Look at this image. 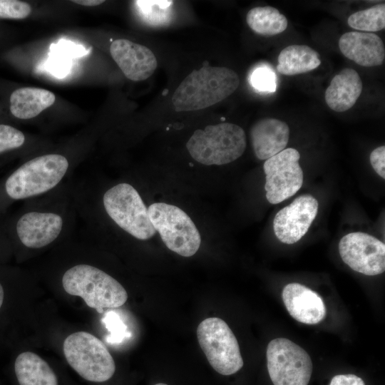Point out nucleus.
<instances>
[{
  "label": "nucleus",
  "mask_w": 385,
  "mask_h": 385,
  "mask_svg": "<svg viewBox=\"0 0 385 385\" xmlns=\"http://www.w3.org/2000/svg\"><path fill=\"white\" fill-rule=\"evenodd\" d=\"M74 3L86 6H95L101 4L104 1L101 0H75Z\"/></svg>",
  "instance_id": "nucleus-31"
},
{
  "label": "nucleus",
  "mask_w": 385,
  "mask_h": 385,
  "mask_svg": "<svg viewBox=\"0 0 385 385\" xmlns=\"http://www.w3.org/2000/svg\"><path fill=\"white\" fill-rule=\"evenodd\" d=\"M63 227L62 217L56 212L29 211L11 225L10 233L26 247L38 249L53 242Z\"/></svg>",
  "instance_id": "nucleus-11"
},
{
  "label": "nucleus",
  "mask_w": 385,
  "mask_h": 385,
  "mask_svg": "<svg viewBox=\"0 0 385 385\" xmlns=\"http://www.w3.org/2000/svg\"><path fill=\"white\" fill-rule=\"evenodd\" d=\"M25 142L24 134L17 128L0 124V155L21 147Z\"/></svg>",
  "instance_id": "nucleus-24"
},
{
  "label": "nucleus",
  "mask_w": 385,
  "mask_h": 385,
  "mask_svg": "<svg viewBox=\"0 0 385 385\" xmlns=\"http://www.w3.org/2000/svg\"><path fill=\"white\" fill-rule=\"evenodd\" d=\"M239 84V76L233 70L204 66L183 80L172 96V103L177 111L202 110L227 98Z\"/></svg>",
  "instance_id": "nucleus-1"
},
{
  "label": "nucleus",
  "mask_w": 385,
  "mask_h": 385,
  "mask_svg": "<svg viewBox=\"0 0 385 385\" xmlns=\"http://www.w3.org/2000/svg\"><path fill=\"white\" fill-rule=\"evenodd\" d=\"M51 91L34 87L16 89L10 96V111L19 119H30L37 116L55 102Z\"/></svg>",
  "instance_id": "nucleus-19"
},
{
  "label": "nucleus",
  "mask_w": 385,
  "mask_h": 385,
  "mask_svg": "<svg viewBox=\"0 0 385 385\" xmlns=\"http://www.w3.org/2000/svg\"><path fill=\"white\" fill-rule=\"evenodd\" d=\"M63 354L69 366L83 379L101 384L114 376L116 366L105 344L86 332H76L63 342Z\"/></svg>",
  "instance_id": "nucleus-4"
},
{
  "label": "nucleus",
  "mask_w": 385,
  "mask_h": 385,
  "mask_svg": "<svg viewBox=\"0 0 385 385\" xmlns=\"http://www.w3.org/2000/svg\"><path fill=\"white\" fill-rule=\"evenodd\" d=\"M267 366L274 385H308L313 371L308 353L285 338L268 344Z\"/></svg>",
  "instance_id": "nucleus-8"
},
{
  "label": "nucleus",
  "mask_w": 385,
  "mask_h": 385,
  "mask_svg": "<svg viewBox=\"0 0 385 385\" xmlns=\"http://www.w3.org/2000/svg\"><path fill=\"white\" fill-rule=\"evenodd\" d=\"M4 300V289L2 283L0 281V309L3 305Z\"/></svg>",
  "instance_id": "nucleus-32"
},
{
  "label": "nucleus",
  "mask_w": 385,
  "mask_h": 385,
  "mask_svg": "<svg viewBox=\"0 0 385 385\" xmlns=\"http://www.w3.org/2000/svg\"><path fill=\"white\" fill-rule=\"evenodd\" d=\"M14 371L18 385H61L54 369L34 352L19 354L15 359Z\"/></svg>",
  "instance_id": "nucleus-18"
},
{
  "label": "nucleus",
  "mask_w": 385,
  "mask_h": 385,
  "mask_svg": "<svg viewBox=\"0 0 385 385\" xmlns=\"http://www.w3.org/2000/svg\"><path fill=\"white\" fill-rule=\"evenodd\" d=\"M110 52L123 74L131 81L148 78L158 66L157 59L150 48L128 39L113 41Z\"/></svg>",
  "instance_id": "nucleus-13"
},
{
  "label": "nucleus",
  "mask_w": 385,
  "mask_h": 385,
  "mask_svg": "<svg viewBox=\"0 0 385 385\" xmlns=\"http://www.w3.org/2000/svg\"><path fill=\"white\" fill-rule=\"evenodd\" d=\"M282 300L289 314L297 321L316 324L326 317V307L321 296L299 283H289L282 290Z\"/></svg>",
  "instance_id": "nucleus-14"
},
{
  "label": "nucleus",
  "mask_w": 385,
  "mask_h": 385,
  "mask_svg": "<svg viewBox=\"0 0 385 385\" xmlns=\"http://www.w3.org/2000/svg\"><path fill=\"white\" fill-rule=\"evenodd\" d=\"M339 252L343 262L353 270L374 276L385 270V245L367 233H349L339 241Z\"/></svg>",
  "instance_id": "nucleus-10"
},
{
  "label": "nucleus",
  "mask_w": 385,
  "mask_h": 385,
  "mask_svg": "<svg viewBox=\"0 0 385 385\" xmlns=\"http://www.w3.org/2000/svg\"><path fill=\"white\" fill-rule=\"evenodd\" d=\"M62 285L68 294L81 297L98 313L123 306L128 293L122 284L104 271L89 265H75L65 272Z\"/></svg>",
  "instance_id": "nucleus-2"
},
{
  "label": "nucleus",
  "mask_w": 385,
  "mask_h": 385,
  "mask_svg": "<svg viewBox=\"0 0 385 385\" xmlns=\"http://www.w3.org/2000/svg\"><path fill=\"white\" fill-rule=\"evenodd\" d=\"M342 53L359 66H380L385 58V47L381 38L369 32L349 31L339 40Z\"/></svg>",
  "instance_id": "nucleus-15"
},
{
  "label": "nucleus",
  "mask_w": 385,
  "mask_h": 385,
  "mask_svg": "<svg viewBox=\"0 0 385 385\" xmlns=\"http://www.w3.org/2000/svg\"><path fill=\"white\" fill-rule=\"evenodd\" d=\"M31 13V6L17 0H0V19H24Z\"/></svg>",
  "instance_id": "nucleus-26"
},
{
  "label": "nucleus",
  "mask_w": 385,
  "mask_h": 385,
  "mask_svg": "<svg viewBox=\"0 0 385 385\" xmlns=\"http://www.w3.org/2000/svg\"><path fill=\"white\" fill-rule=\"evenodd\" d=\"M329 385H365V383L359 376L349 374L334 376Z\"/></svg>",
  "instance_id": "nucleus-30"
},
{
  "label": "nucleus",
  "mask_w": 385,
  "mask_h": 385,
  "mask_svg": "<svg viewBox=\"0 0 385 385\" xmlns=\"http://www.w3.org/2000/svg\"><path fill=\"white\" fill-rule=\"evenodd\" d=\"M362 88L359 73L353 68H344L332 78L326 89V103L336 112L346 111L356 103Z\"/></svg>",
  "instance_id": "nucleus-17"
},
{
  "label": "nucleus",
  "mask_w": 385,
  "mask_h": 385,
  "mask_svg": "<svg viewBox=\"0 0 385 385\" xmlns=\"http://www.w3.org/2000/svg\"><path fill=\"white\" fill-rule=\"evenodd\" d=\"M103 204L111 220L123 230L140 240L156 232L140 194L128 183H118L103 195Z\"/></svg>",
  "instance_id": "nucleus-5"
},
{
  "label": "nucleus",
  "mask_w": 385,
  "mask_h": 385,
  "mask_svg": "<svg viewBox=\"0 0 385 385\" xmlns=\"http://www.w3.org/2000/svg\"><path fill=\"white\" fill-rule=\"evenodd\" d=\"M250 83L260 91L274 92L276 90V76L269 68L260 66L251 73Z\"/></svg>",
  "instance_id": "nucleus-25"
},
{
  "label": "nucleus",
  "mask_w": 385,
  "mask_h": 385,
  "mask_svg": "<svg viewBox=\"0 0 385 385\" xmlns=\"http://www.w3.org/2000/svg\"><path fill=\"white\" fill-rule=\"evenodd\" d=\"M246 145V135L240 126L221 123L196 130L186 147L195 161L205 165H221L241 157Z\"/></svg>",
  "instance_id": "nucleus-3"
},
{
  "label": "nucleus",
  "mask_w": 385,
  "mask_h": 385,
  "mask_svg": "<svg viewBox=\"0 0 385 385\" xmlns=\"http://www.w3.org/2000/svg\"><path fill=\"white\" fill-rule=\"evenodd\" d=\"M277 71L282 75L294 76L309 72L321 64L319 54L306 45L294 44L283 48L277 58Z\"/></svg>",
  "instance_id": "nucleus-20"
},
{
  "label": "nucleus",
  "mask_w": 385,
  "mask_h": 385,
  "mask_svg": "<svg viewBox=\"0 0 385 385\" xmlns=\"http://www.w3.org/2000/svg\"><path fill=\"white\" fill-rule=\"evenodd\" d=\"M288 125L279 119L265 118L255 122L250 136L256 157L267 160L285 149L289 139Z\"/></svg>",
  "instance_id": "nucleus-16"
},
{
  "label": "nucleus",
  "mask_w": 385,
  "mask_h": 385,
  "mask_svg": "<svg viewBox=\"0 0 385 385\" xmlns=\"http://www.w3.org/2000/svg\"><path fill=\"white\" fill-rule=\"evenodd\" d=\"M199 344L209 364L220 374H235L243 366L238 342L227 324L220 318L210 317L197 326Z\"/></svg>",
  "instance_id": "nucleus-7"
},
{
  "label": "nucleus",
  "mask_w": 385,
  "mask_h": 385,
  "mask_svg": "<svg viewBox=\"0 0 385 385\" xmlns=\"http://www.w3.org/2000/svg\"><path fill=\"white\" fill-rule=\"evenodd\" d=\"M154 385H168V384H166L165 383H158V384H155Z\"/></svg>",
  "instance_id": "nucleus-33"
},
{
  "label": "nucleus",
  "mask_w": 385,
  "mask_h": 385,
  "mask_svg": "<svg viewBox=\"0 0 385 385\" xmlns=\"http://www.w3.org/2000/svg\"><path fill=\"white\" fill-rule=\"evenodd\" d=\"M173 1H135L139 14L151 25H163L167 23L171 15Z\"/></svg>",
  "instance_id": "nucleus-23"
},
{
  "label": "nucleus",
  "mask_w": 385,
  "mask_h": 385,
  "mask_svg": "<svg viewBox=\"0 0 385 385\" xmlns=\"http://www.w3.org/2000/svg\"><path fill=\"white\" fill-rule=\"evenodd\" d=\"M318 208L317 200L309 194L296 197L275 215L273 229L277 239L288 245L298 242L309 229Z\"/></svg>",
  "instance_id": "nucleus-12"
},
{
  "label": "nucleus",
  "mask_w": 385,
  "mask_h": 385,
  "mask_svg": "<svg viewBox=\"0 0 385 385\" xmlns=\"http://www.w3.org/2000/svg\"><path fill=\"white\" fill-rule=\"evenodd\" d=\"M3 232V231H2ZM1 232V231L0 230V233Z\"/></svg>",
  "instance_id": "nucleus-34"
},
{
  "label": "nucleus",
  "mask_w": 385,
  "mask_h": 385,
  "mask_svg": "<svg viewBox=\"0 0 385 385\" xmlns=\"http://www.w3.org/2000/svg\"><path fill=\"white\" fill-rule=\"evenodd\" d=\"M249 27L262 36H274L287 28V19L278 9L272 6H257L251 9L246 16Z\"/></svg>",
  "instance_id": "nucleus-21"
},
{
  "label": "nucleus",
  "mask_w": 385,
  "mask_h": 385,
  "mask_svg": "<svg viewBox=\"0 0 385 385\" xmlns=\"http://www.w3.org/2000/svg\"><path fill=\"white\" fill-rule=\"evenodd\" d=\"M50 50L53 55L66 58L81 57L89 52L83 46L65 39L52 43Z\"/></svg>",
  "instance_id": "nucleus-27"
},
{
  "label": "nucleus",
  "mask_w": 385,
  "mask_h": 385,
  "mask_svg": "<svg viewBox=\"0 0 385 385\" xmlns=\"http://www.w3.org/2000/svg\"><path fill=\"white\" fill-rule=\"evenodd\" d=\"M348 25L362 31H379L385 28V4H376L366 9L351 14L347 19Z\"/></svg>",
  "instance_id": "nucleus-22"
},
{
  "label": "nucleus",
  "mask_w": 385,
  "mask_h": 385,
  "mask_svg": "<svg viewBox=\"0 0 385 385\" xmlns=\"http://www.w3.org/2000/svg\"><path fill=\"white\" fill-rule=\"evenodd\" d=\"M370 163L375 172L385 178V146L375 148L370 154Z\"/></svg>",
  "instance_id": "nucleus-29"
},
{
  "label": "nucleus",
  "mask_w": 385,
  "mask_h": 385,
  "mask_svg": "<svg viewBox=\"0 0 385 385\" xmlns=\"http://www.w3.org/2000/svg\"><path fill=\"white\" fill-rule=\"evenodd\" d=\"M148 212L154 229L170 250L187 257L197 252L200 235L183 210L165 202H155L148 207Z\"/></svg>",
  "instance_id": "nucleus-6"
},
{
  "label": "nucleus",
  "mask_w": 385,
  "mask_h": 385,
  "mask_svg": "<svg viewBox=\"0 0 385 385\" xmlns=\"http://www.w3.org/2000/svg\"><path fill=\"white\" fill-rule=\"evenodd\" d=\"M300 154L292 148H285L268 158L263 169L266 177V198L277 204L294 195L303 184V171L299 164Z\"/></svg>",
  "instance_id": "nucleus-9"
},
{
  "label": "nucleus",
  "mask_w": 385,
  "mask_h": 385,
  "mask_svg": "<svg viewBox=\"0 0 385 385\" xmlns=\"http://www.w3.org/2000/svg\"><path fill=\"white\" fill-rule=\"evenodd\" d=\"M45 66L51 74L63 78L69 72L70 63L66 58L54 55L48 59Z\"/></svg>",
  "instance_id": "nucleus-28"
}]
</instances>
